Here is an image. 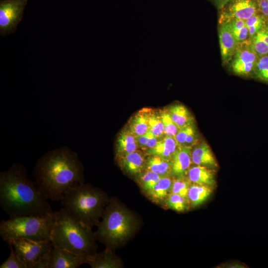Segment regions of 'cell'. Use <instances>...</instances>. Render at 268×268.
Returning a JSON list of instances; mask_svg holds the SVG:
<instances>
[{
    "mask_svg": "<svg viewBox=\"0 0 268 268\" xmlns=\"http://www.w3.org/2000/svg\"><path fill=\"white\" fill-rule=\"evenodd\" d=\"M48 200L22 164L14 163L0 172V206L9 218L53 213Z\"/></svg>",
    "mask_w": 268,
    "mask_h": 268,
    "instance_id": "obj_1",
    "label": "cell"
},
{
    "mask_svg": "<svg viewBox=\"0 0 268 268\" xmlns=\"http://www.w3.org/2000/svg\"><path fill=\"white\" fill-rule=\"evenodd\" d=\"M39 189L48 199L60 201L71 187L84 182L78 154L67 146L49 151L37 161L33 172Z\"/></svg>",
    "mask_w": 268,
    "mask_h": 268,
    "instance_id": "obj_2",
    "label": "cell"
},
{
    "mask_svg": "<svg viewBox=\"0 0 268 268\" xmlns=\"http://www.w3.org/2000/svg\"><path fill=\"white\" fill-rule=\"evenodd\" d=\"M95 240L91 228L75 219L66 208L56 211L51 234L53 247L89 257L96 254Z\"/></svg>",
    "mask_w": 268,
    "mask_h": 268,
    "instance_id": "obj_3",
    "label": "cell"
},
{
    "mask_svg": "<svg viewBox=\"0 0 268 268\" xmlns=\"http://www.w3.org/2000/svg\"><path fill=\"white\" fill-rule=\"evenodd\" d=\"M109 200L105 192L83 182L69 188L60 201L73 217L92 229L102 218Z\"/></svg>",
    "mask_w": 268,
    "mask_h": 268,
    "instance_id": "obj_4",
    "label": "cell"
},
{
    "mask_svg": "<svg viewBox=\"0 0 268 268\" xmlns=\"http://www.w3.org/2000/svg\"><path fill=\"white\" fill-rule=\"evenodd\" d=\"M134 214L113 199H110L94 233L96 239L113 250L134 233L137 227Z\"/></svg>",
    "mask_w": 268,
    "mask_h": 268,
    "instance_id": "obj_5",
    "label": "cell"
},
{
    "mask_svg": "<svg viewBox=\"0 0 268 268\" xmlns=\"http://www.w3.org/2000/svg\"><path fill=\"white\" fill-rule=\"evenodd\" d=\"M55 219L56 211L45 216L9 218L0 222V235L8 244L19 238L51 241Z\"/></svg>",
    "mask_w": 268,
    "mask_h": 268,
    "instance_id": "obj_6",
    "label": "cell"
},
{
    "mask_svg": "<svg viewBox=\"0 0 268 268\" xmlns=\"http://www.w3.org/2000/svg\"><path fill=\"white\" fill-rule=\"evenodd\" d=\"M10 243L27 268H33L43 257L50 252L53 247L51 241H39L26 238L14 239Z\"/></svg>",
    "mask_w": 268,
    "mask_h": 268,
    "instance_id": "obj_7",
    "label": "cell"
},
{
    "mask_svg": "<svg viewBox=\"0 0 268 268\" xmlns=\"http://www.w3.org/2000/svg\"><path fill=\"white\" fill-rule=\"evenodd\" d=\"M259 57L248 40L239 43L234 55L226 66L234 74L242 77H253Z\"/></svg>",
    "mask_w": 268,
    "mask_h": 268,
    "instance_id": "obj_8",
    "label": "cell"
},
{
    "mask_svg": "<svg viewBox=\"0 0 268 268\" xmlns=\"http://www.w3.org/2000/svg\"><path fill=\"white\" fill-rule=\"evenodd\" d=\"M28 0H0V34L13 33L21 21Z\"/></svg>",
    "mask_w": 268,
    "mask_h": 268,
    "instance_id": "obj_9",
    "label": "cell"
},
{
    "mask_svg": "<svg viewBox=\"0 0 268 268\" xmlns=\"http://www.w3.org/2000/svg\"><path fill=\"white\" fill-rule=\"evenodd\" d=\"M259 12L256 1L253 0H231L219 10L218 21L228 18L246 20Z\"/></svg>",
    "mask_w": 268,
    "mask_h": 268,
    "instance_id": "obj_10",
    "label": "cell"
},
{
    "mask_svg": "<svg viewBox=\"0 0 268 268\" xmlns=\"http://www.w3.org/2000/svg\"><path fill=\"white\" fill-rule=\"evenodd\" d=\"M89 257L53 247L50 252L48 268H77L87 263Z\"/></svg>",
    "mask_w": 268,
    "mask_h": 268,
    "instance_id": "obj_11",
    "label": "cell"
},
{
    "mask_svg": "<svg viewBox=\"0 0 268 268\" xmlns=\"http://www.w3.org/2000/svg\"><path fill=\"white\" fill-rule=\"evenodd\" d=\"M218 33L222 63L226 65L234 55L239 43L224 23H218Z\"/></svg>",
    "mask_w": 268,
    "mask_h": 268,
    "instance_id": "obj_12",
    "label": "cell"
},
{
    "mask_svg": "<svg viewBox=\"0 0 268 268\" xmlns=\"http://www.w3.org/2000/svg\"><path fill=\"white\" fill-rule=\"evenodd\" d=\"M192 146H178L172 158L171 175L175 178L187 175L192 162Z\"/></svg>",
    "mask_w": 268,
    "mask_h": 268,
    "instance_id": "obj_13",
    "label": "cell"
},
{
    "mask_svg": "<svg viewBox=\"0 0 268 268\" xmlns=\"http://www.w3.org/2000/svg\"><path fill=\"white\" fill-rule=\"evenodd\" d=\"M118 163L126 173L138 176L144 170L146 159L144 153L137 150L131 153L117 156Z\"/></svg>",
    "mask_w": 268,
    "mask_h": 268,
    "instance_id": "obj_14",
    "label": "cell"
},
{
    "mask_svg": "<svg viewBox=\"0 0 268 268\" xmlns=\"http://www.w3.org/2000/svg\"><path fill=\"white\" fill-rule=\"evenodd\" d=\"M192 162L195 165L203 166L215 169L218 167L217 161L209 146L202 142L194 148L191 152Z\"/></svg>",
    "mask_w": 268,
    "mask_h": 268,
    "instance_id": "obj_15",
    "label": "cell"
},
{
    "mask_svg": "<svg viewBox=\"0 0 268 268\" xmlns=\"http://www.w3.org/2000/svg\"><path fill=\"white\" fill-rule=\"evenodd\" d=\"M187 175L192 183L212 188L216 183L214 169L203 166L195 165L190 167Z\"/></svg>",
    "mask_w": 268,
    "mask_h": 268,
    "instance_id": "obj_16",
    "label": "cell"
},
{
    "mask_svg": "<svg viewBox=\"0 0 268 268\" xmlns=\"http://www.w3.org/2000/svg\"><path fill=\"white\" fill-rule=\"evenodd\" d=\"M113 250L106 248L103 252L90 256L87 262L92 268H119L122 264L113 252Z\"/></svg>",
    "mask_w": 268,
    "mask_h": 268,
    "instance_id": "obj_17",
    "label": "cell"
},
{
    "mask_svg": "<svg viewBox=\"0 0 268 268\" xmlns=\"http://www.w3.org/2000/svg\"><path fill=\"white\" fill-rule=\"evenodd\" d=\"M139 148L136 136L127 127L119 133L116 143L117 156L133 152Z\"/></svg>",
    "mask_w": 268,
    "mask_h": 268,
    "instance_id": "obj_18",
    "label": "cell"
},
{
    "mask_svg": "<svg viewBox=\"0 0 268 268\" xmlns=\"http://www.w3.org/2000/svg\"><path fill=\"white\" fill-rule=\"evenodd\" d=\"M151 111L143 108L131 118L127 127L135 136L144 134L149 131L148 121Z\"/></svg>",
    "mask_w": 268,
    "mask_h": 268,
    "instance_id": "obj_19",
    "label": "cell"
},
{
    "mask_svg": "<svg viewBox=\"0 0 268 268\" xmlns=\"http://www.w3.org/2000/svg\"><path fill=\"white\" fill-rule=\"evenodd\" d=\"M178 146L174 137L165 135L159 139L154 147L146 151L149 155H156L172 159Z\"/></svg>",
    "mask_w": 268,
    "mask_h": 268,
    "instance_id": "obj_20",
    "label": "cell"
},
{
    "mask_svg": "<svg viewBox=\"0 0 268 268\" xmlns=\"http://www.w3.org/2000/svg\"><path fill=\"white\" fill-rule=\"evenodd\" d=\"M174 177L171 175L163 176L147 195L154 201L161 202L165 201L171 193Z\"/></svg>",
    "mask_w": 268,
    "mask_h": 268,
    "instance_id": "obj_21",
    "label": "cell"
},
{
    "mask_svg": "<svg viewBox=\"0 0 268 268\" xmlns=\"http://www.w3.org/2000/svg\"><path fill=\"white\" fill-rule=\"evenodd\" d=\"M172 160L156 155H151L146 159L145 169L162 176L171 175Z\"/></svg>",
    "mask_w": 268,
    "mask_h": 268,
    "instance_id": "obj_22",
    "label": "cell"
},
{
    "mask_svg": "<svg viewBox=\"0 0 268 268\" xmlns=\"http://www.w3.org/2000/svg\"><path fill=\"white\" fill-rule=\"evenodd\" d=\"M213 188L195 183L190 184L187 198L193 207L202 204L212 193Z\"/></svg>",
    "mask_w": 268,
    "mask_h": 268,
    "instance_id": "obj_23",
    "label": "cell"
},
{
    "mask_svg": "<svg viewBox=\"0 0 268 268\" xmlns=\"http://www.w3.org/2000/svg\"><path fill=\"white\" fill-rule=\"evenodd\" d=\"M218 23H223L229 29L238 43L245 42L249 39L248 30L245 20L228 18L218 21Z\"/></svg>",
    "mask_w": 268,
    "mask_h": 268,
    "instance_id": "obj_24",
    "label": "cell"
},
{
    "mask_svg": "<svg viewBox=\"0 0 268 268\" xmlns=\"http://www.w3.org/2000/svg\"><path fill=\"white\" fill-rule=\"evenodd\" d=\"M168 111L179 129L192 124L193 118L188 109L183 105L174 104L169 108Z\"/></svg>",
    "mask_w": 268,
    "mask_h": 268,
    "instance_id": "obj_25",
    "label": "cell"
},
{
    "mask_svg": "<svg viewBox=\"0 0 268 268\" xmlns=\"http://www.w3.org/2000/svg\"><path fill=\"white\" fill-rule=\"evenodd\" d=\"M249 40L259 56L268 55V24Z\"/></svg>",
    "mask_w": 268,
    "mask_h": 268,
    "instance_id": "obj_26",
    "label": "cell"
},
{
    "mask_svg": "<svg viewBox=\"0 0 268 268\" xmlns=\"http://www.w3.org/2000/svg\"><path fill=\"white\" fill-rule=\"evenodd\" d=\"M179 146H191L197 141V134L193 124L181 128L174 137Z\"/></svg>",
    "mask_w": 268,
    "mask_h": 268,
    "instance_id": "obj_27",
    "label": "cell"
},
{
    "mask_svg": "<svg viewBox=\"0 0 268 268\" xmlns=\"http://www.w3.org/2000/svg\"><path fill=\"white\" fill-rule=\"evenodd\" d=\"M163 176H164L145 169L138 175V182L142 191L147 194Z\"/></svg>",
    "mask_w": 268,
    "mask_h": 268,
    "instance_id": "obj_28",
    "label": "cell"
},
{
    "mask_svg": "<svg viewBox=\"0 0 268 268\" xmlns=\"http://www.w3.org/2000/svg\"><path fill=\"white\" fill-rule=\"evenodd\" d=\"M245 22L248 30L249 39L268 24L267 19L259 12L245 20Z\"/></svg>",
    "mask_w": 268,
    "mask_h": 268,
    "instance_id": "obj_29",
    "label": "cell"
},
{
    "mask_svg": "<svg viewBox=\"0 0 268 268\" xmlns=\"http://www.w3.org/2000/svg\"><path fill=\"white\" fill-rule=\"evenodd\" d=\"M253 78L268 84V55L259 56L255 66Z\"/></svg>",
    "mask_w": 268,
    "mask_h": 268,
    "instance_id": "obj_30",
    "label": "cell"
},
{
    "mask_svg": "<svg viewBox=\"0 0 268 268\" xmlns=\"http://www.w3.org/2000/svg\"><path fill=\"white\" fill-rule=\"evenodd\" d=\"M149 131L154 136L161 138L164 134V126L160 113L151 111L148 121Z\"/></svg>",
    "mask_w": 268,
    "mask_h": 268,
    "instance_id": "obj_31",
    "label": "cell"
},
{
    "mask_svg": "<svg viewBox=\"0 0 268 268\" xmlns=\"http://www.w3.org/2000/svg\"><path fill=\"white\" fill-rule=\"evenodd\" d=\"M165 202L167 206L177 211L186 210L189 203L187 198L171 193L167 198Z\"/></svg>",
    "mask_w": 268,
    "mask_h": 268,
    "instance_id": "obj_32",
    "label": "cell"
},
{
    "mask_svg": "<svg viewBox=\"0 0 268 268\" xmlns=\"http://www.w3.org/2000/svg\"><path fill=\"white\" fill-rule=\"evenodd\" d=\"M190 184L191 182L186 176L174 178L172 184L171 193L187 198Z\"/></svg>",
    "mask_w": 268,
    "mask_h": 268,
    "instance_id": "obj_33",
    "label": "cell"
},
{
    "mask_svg": "<svg viewBox=\"0 0 268 268\" xmlns=\"http://www.w3.org/2000/svg\"><path fill=\"white\" fill-rule=\"evenodd\" d=\"M161 115L164 126L165 135L175 137L179 130V128L172 119L168 110L161 112Z\"/></svg>",
    "mask_w": 268,
    "mask_h": 268,
    "instance_id": "obj_34",
    "label": "cell"
},
{
    "mask_svg": "<svg viewBox=\"0 0 268 268\" xmlns=\"http://www.w3.org/2000/svg\"><path fill=\"white\" fill-rule=\"evenodd\" d=\"M10 253L8 258L0 266V268H27L15 253L11 243L8 244Z\"/></svg>",
    "mask_w": 268,
    "mask_h": 268,
    "instance_id": "obj_35",
    "label": "cell"
},
{
    "mask_svg": "<svg viewBox=\"0 0 268 268\" xmlns=\"http://www.w3.org/2000/svg\"><path fill=\"white\" fill-rule=\"evenodd\" d=\"M259 11L268 21V0H259L258 2Z\"/></svg>",
    "mask_w": 268,
    "mask_h": 268,
    "instance_id": "obj_36",
    "label": "cell"
},
{
    "mask_svg": "<svg viewBox=\"0 0 268 268\" xmlns=\"http://www.w3.org/2000/svg\"><path fill=\"white\" fill-rule=\"evenodd\" d=\"M147 142L146 145V149L145 151L154 147L159 139H160L154 136L150 131L147 132Z\"/></svg>",
    "mask_w": 268,
    "mask_h": 268,
    "instance_id": "obj_37",
    "label": "cell"
},
{
    "mask_svg": "<svg viewBox=\"0 0 268 268\" xmlns=\"http://www.w3.org/2000/svg\"><path fill=\"white\" fill-rule=\"evenodd\" d=\"M147 133L144 134L136 136L138 145L139 148L143 150H146L147 142Z\"/></svg>",
    "mask_w": 268,
    "mask_h": 268,
    "instance_id": "obj_38",
    "label": "cell"
},
{
    "mask_svg": "<svg viewBox=\"0 0 268 268\" xmlns=\"http://www.w3.org/2000/svg\"><path fill=\"white\" fill-rule=\"evenodd\" d=\"M49 255L50 253L43 257L33 268H48Z\"/></svg>",
    "mask_w": 268,
    "mask_h": 268,
    "instance_id": "obj_39",
    "label": "cell"
},
{
    "mask_svg": "<svg viewBox=\"0 0 268 268\" xmlns=\"http://www.w3.org/2000/svg\"><path fill=\"white\" fill-rule=\"evenodd\" d=\"M216 8L220 10L231 0H208Z\"/></svg>",
    "mask_w": 268,
    "mask_h": 268,
    "instance_id": "obj_40",
    "label": "cell"
},
{
    "mask_svg": "<svg viewBox=\"0 0 268 268\" xmlns=\"http://www.w3.org/2000/svg\"><path fill=\"white\" fill-rule=\"evenodd\" d=\"M254 0L255 1H256V2H258L259 0Z\"/></svg>",
    "mask_w": 268,
    "mask_h": 268,
    "instance_id": "obj_41",
    "label": "cell"
}]
</instances>
